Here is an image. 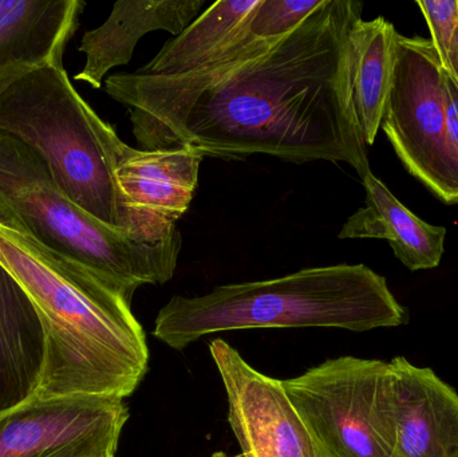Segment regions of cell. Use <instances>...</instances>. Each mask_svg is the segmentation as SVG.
Listing matches in <instances>:
<instances>
[{
  "label": "cell",
  "mask_w": 458,
  "mask_h": 457,
  "mask_svg": "<svg viewBox=\"0 0 458 457\" xmlns=\"http://www.w3.org/2000/svg\"><path fill=\"white\" fill-rule=\"evenodd\" d=\"M128 419L118 397H32L0 413V457L115 455Z\"/></svg>",
  "instance_id": "cell-8"
},
{
  "label": "cell",
  "mask_w": 458,
  "mask_h": 457,
  "mask_svg": "<svg viewBox=\"0 0 458 457\" xmlns=\"http://www.w3.org/2000/svg\"><path fill=\"white\" fill-rule=\"evenodd\" d=\"M362 11L355 0H323L284 37L222 51L179 77L118 72L105 90L128 107L141 149L346 163L363 179L371 169L350 77V32Z\"/></svg>",
  "instance_id": "cell-1"
},
{
  "label": "cell",
  "mask_w": 458,
  "mask_h": 457,
  "mask_svg": "<svg viewBox=\"0 0 458 457\" xmlns=\"http://www.w3.org/2000/svg\"><path fill=\"white\" fill-rule=\"evenodd\" d=\"M225 455V453H214V455H212L211 457H223Z\"/></svg>",
  "instance_id": "cell-21"
},
{
  "label": "cell",
  "mask_w": 458,
  "mask_h": 457,
  "mask_svg": "<svg viewBox=\"0 0 458 457\" xmlns=\"http://www.w3.org/2000/svg\"><path fill=\"white\" fill-rule=\"evenodd\" d=\"M392 373L393 457H458V394L428 368L397 357Z\"/></svg>",
  "instance_id": "cell-10"
},
{
  "label": "cell",
  "mask_w": 458,
  "mask_h": 457,
  "mask_svg": "<svg viewBox=\"0 0 458 457\" xmlns=\"http://www.w3.org/2000/svg\"><path fill=\"white\" fill-rule=\"evenodd\" d=\"M115 455H106V456H99V457H114Z\"/></svg>",
  "instance_id": "cell-23"
},
{
  "label": "cell",
  "mask_w": 458,
  "mask_h": 457,
  "mask_svg": "<svg viewBox=\"0 0 458 457\" xmlns=\"http://www.w3.org/2000/svg\"><path fill=\"white\" fill-rule=\"evenodd\" d=\"M0 263L34 303L47 337L38 399L118 397L139 388L149 364L131 300L88 268L38 241L0 206Z\"/></svg>",
  "instance_id": "cell-2"
},
{
  "label": "cell",
  "mask_w": 458,
  "mask_h": 457,
  "mask_svg": "<svg viewBox=\"0 0 458 457\" xmlns=\"http://www.w3.org/2000/svg\"><path fill=\"white\" fill-rule=\"evenodd\" d=\"M0 206L38 241L133 298L174 278L182 235L152 243L102 224L72 203L26 145L0 131Z\"/></svg>",
  "instance_id": "cell-5"
},
{
  "label": "cell",
  "mask_w": 458,
  "mask_h": 457,
  "mask_svg": "<svg viewBox=\"0 0 458 457\" xmlns=\"http://www.w3.org/2000/svg\"><path fill=\"white\" fill-rule=\"evenodd\" d=\"M204 0H120L109 18L85 32L80 51L85 54L83 69L75 80L101 89L105 75L133 58L134 48L144 35L163 30L177 37L199 16Z\"/></svg>",
  "instance_id": "cell-13"
},
{
  "label": "cell",
  "mask_w": 458,
  "mask_h": 457,
  "mask_svg": "<svg viewBox=\"0 0 458 457\" xmlns=\"http://www.w3.org/2000/svg\"><path fill=\"white\" fill-rule=\"evenodd\" d=\"M400 34L384 16L360 19L350 32L352 101L363 140L376 142L394 78Z\"/></svg>",
  "instance_id": "cell-16"
},
{
  "label": "cell",
  "mask_w": 458,
  "mask_h": 457,
  "mask_svg": "<svg viewBox=\"0 0 458 457\" xmlns=\"http://www.w3.org/2000/svg\"><path fill=\"white\" fill-rule=\"evenodd\" d=\"M323 0H260L245 27L258 40L277 39L295 30Z\"/></svg>",
  "instance_id": "cell-18"
},
{
  "label": "cell",
  "mask_w": 458,
  "mask_h": 457,
  "mask_svg": "<svg viewBox=\"0 0 458 457\" xmlns=\"http://www.w3.org/2000/svg\"><path fill=\"white\" fill-rule=\"evenodd\" d=\"M47 361V337L23 287L0 263V413L37 396Z\"/></svg>",
  "instance_id": "cell-14"
},
{
  "label": "cell",
  "mask_w": 458,
  "mask_h": 457,
  "mask_svg": "<svg viewBox=\"0 0 458 457\" xmlns=\"http://www.w3.org/2000/svg\"><path fill=\"white\" fill-rule=\"evenodd\" d=\"M381 129L414 179L444 204H458V150L446 126L445 72L429 39L398 38Z\"/></svg>",
  "instance_id": "cell-7"
},
{
  "label": "cell",
  "mask_w": 458,
  "mask_h": 457,
  "mask_svg": "<svg viewBox=\"0 0 458 457\" xmlns=\"http://www.w3.org/2000/svg\"><path fill=\"white\" fill-rule=\"evenodd\" d=\"M203 160L190 147L134 149L123 141L117 149L115 177L137 211L174 233L195 198Z\"/></svg>",
  "instance_id": "cell-11"
},
{
  "label": "cell",
  "mask_w": 458,
  "mask_h": 457,
  "mask_svg": "<svg viewBox=\"0 0 458 457\" xmlns=\"http://www.w3.org/2000/svg\"><path fill=\"white\" fill-rule=\"evenodd\" d=\"M0 131L30 148L67 198L102 224L152 243L180 235L129 203L115 177L123 140L75 90L64 63L37 67L0 94Z\"/></svg>",
  "instance_id": "cell-4"
},
{
  "label": "cell",
  "mask_w": 458,
  "mask_h": 457,
  "mask_svg": "<svg viewBox=\"0 0 458 457\" xmlns=\"http://www.w3.org/2000/svg\"><path fill=\"white\" fill-rule=\"evenodd\" d=\"M81 0H0V94L37 67L64 63Z\"/></svg>",
  "instance_id": "cell-12"
},
{
  "label": "cell",
  "mask_w": 458,
  "mask_h": 457,
  "mask_svg": "<svg viewBox=\"0 0 458 457\" xmlns=\"http://www.w3.org/2000/svg\"><path fill=\"white\" fill-rule=\"evenodd\" d=\"M441 66L458 86V0H417Z\"/></svg>",
  "instance_id": "cell-19"
},
{
  "label": "cell",
  "mask_w": 458,
  "mask_h": 457,
  "mask_svg": "<svg viewBox=\"0 0 458 457\" xmlns=\"http://www.w3.org/2000/svg\"><path fill=\"white\" fill-rule=\"evenodd\" d=\"M260 0H219L198 16L182 34L168 40L160 53L136 74L179 77L203 66L227 46L240 24Z\"/></svg>",
  "instance_id": "cell-17"
},
{
  "label": "cell",
  "mask_w": 458,
  "mask_h": 457,
  "mask_svg": "<svg viewBox=\"0 0 458 457\" xmlns=\"http://www.w3.org/2000/svg\"><path fill=\"white\" fill-rule=\"evenodd\" d=\"M365 207L347 219L339 239H384L411 271L432 270L443 259L446 231L420 219L369 172L362 179Z\"/></svg>",
  "instance_id": "cell-15"
},
{
  "label": "cell",
  "mask_w": 458,
  "mask_h": 457,
  "mask_svg": "<svg viewBox=\"0 0 458 457\" xmlns=\"http://www.w3.org/2000/svg\"><path fill=\"white\" fill-rule=\"evenodd\" d=\"M406 322V310L384 276L365 265H335L223 284L199 297L176 295L158 311L153 335L182 351L207 335L233 330L336 327L369 332Z\"/></svg>",
  "instance_id": "cell-3"
},
{
  "label": "cell",
  "mask_w": 458,
  "mask_h": 457,
  "mask_svg": "<svg viewBox=\"0 0 458 457\" xmlns=\"http://www.w3.org/2000/svg\"><path fill=\"white\" fill-rule=\"evenodd\" d=\"M223 457H244V456H242V453H240V455H236V456H227V455H225Z\"/></svg>",
  "instance_id": "cell-22"
},
{
  "label": "cell",
  "mask_w": 458,
  "mask_h": 457,
  "mask_svg": "<svg viewBox=\"0 0 458 457\" xmlns=\"http://www.w3.org/2000/svg\"><path fill=\"white\" fill-rule=\"evenodd\" d=\"M228 402V421L244 457H323L282 380L250 367L223 340L209 343Z\"/></svg>",
  "instance_id": "cell-9"
},
{
  "label": "cell",
  "mask_w": 458,
  "mask_h": 457,
  "mask_svg": "<svg viewBox=\"0 0 458 457\" xmlns=\"http://www.w3.org/2000/svg\"><path fill=\"white\" fill-rule=\"evenodd\" d=\"M445 72V70H444ZM445 114L449 137L458 150V86L445 72Z\"/></svg>",
  "instance_id": "cell-20"
},
{
  "label": "cell",
  "mask_w": 458,
  "mask_h": 457,
  "mask_svg": "<svg viewBox=\"0 0 458 457\" xmlns=\"http://www.w3.org/2000/svg\"><path fill=\"white\" fill-rule=\"evenodd\" d=\"M282 384L323 457H393L389 362L339 357Z\"/></svg>",
  "instance_id": "cell-6"
}]
</instances>
